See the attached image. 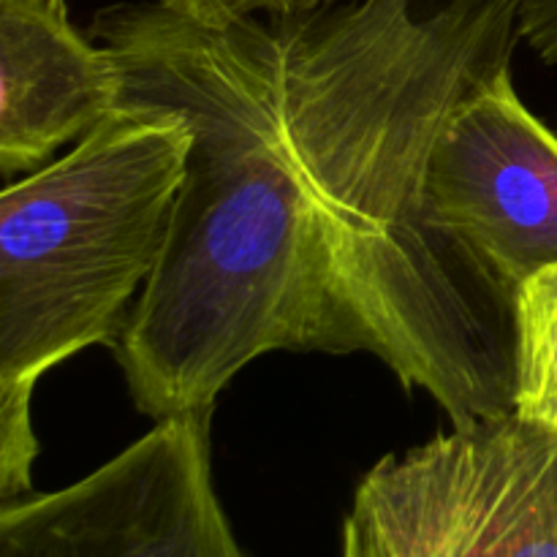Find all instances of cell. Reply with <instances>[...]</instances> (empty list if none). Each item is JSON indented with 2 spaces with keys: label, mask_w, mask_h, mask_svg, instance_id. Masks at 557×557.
Masks as SVG:
<instances>
[{
  "label": "cell",
  "mask_w": 557,
  "mask_h": 557,
  "mask_svg": "<svg viewBox=\"0 0 557 557\" xmlns=\"http://www.w3.org/2000/svg\"><path fill=\"white\" fill-rule=\"evenodd\" d=\"M114 60L52 0H0V172L47 166L117 109Z\"/></svg>",
  "instance_id": "8992f818"
},
{
  "label": "cell",
  "mask_w": 557,
  "mask_h": 557,
  "mask_svg": "<svg viewBox=\"0 0 557 557\" xmlns=\"http://www.w3.org/2000/svg\"><path fill=\"white\" fill-rule=\"evenodd\" d=\"M511 364V413L557 435V261L515 288Z\"/></svg>",
  "instance_id": "52a82bcc"
},
{
  "label": "cell",
  "mask_w": 557,
  "mask_h": 557,
  "mask_svg": "<svg viewBox=\"0 0 557 557\" xmlns=\"http://www.w3.org/2000/svg\"><path fill=\"white\" fill-rule=\"evenodd\" d=\"M185 16L205 22V25H228V22L248 20V16H288L321 5L341 3V0H158Z\"/></svg>",
  "instance_id": "ba28073f"
},
{
  "label": "cell",
  "mask_w": 557,
  "mask_h": 557,
  "mask_svg": "<svg viewBox=\"0 0 557 557\" xmlns=\"http://www.w3.org/2000/svg\"><path fill=\"white\" fill-rule=\"evenodd\" d=\"M212 411L158 419L54 493L0 504V557H248L212 476Z\"/></svg>",
  "instance_id": "277c9868"
},
{
  "label": "cell",
  "mask_w": 557,
  "mask_h": 557,
  "mask_svg": "<svg viewBox=\"0 0 557 557\" xmlns=\"http://www.w3.org/2000/svg\"><path fill=\"white\" fill-rule=\"evenodd\" d=\"M520 38L544 63H557V0H522Z\"/></svg>",
  "instance_id": "9c48e42d"
},
{
  "label": "cell",
  "mask_w": 557,
  "mask_h": 557,
  "mask_svg": "<svg viewBox=\"0 0 557 557\" xmlns=\"http://www.w3.org/2000/svg\"><path fill=\"white\" fill-rule=\"evenodd\" d=\"M520 3L98 11L117 107L190 131L169 245L112 346L141 417L215 411L272 351L370 354L451 424L511 411V297L433 223L428 163L457 101L511 65Z\"/></svg>",
  "instance_id": "6da1fadb"
},
{
  "label": "cell",
  "mask_w": 557,
  "mask_h": 557,
  "mask_svg": "<svg viewBox=\"0 0 557 557\" xmlns=\"http://www.w3.org/2000/svg\"><path fill=\"white\" fill-rule=\"evenodd\" d=\"M341 557H557V435L509 411L381 457Z\"/></svg>",
  "instance_id": "3957f363"
},
{
  "label": "cell",
  "mask_w": 557,
  "mask_h": 557,
  "mask_svg": "<svg viewBox=\"0 0 557 557\" xmlns=\"http://www.w3.org/2000/svg\"><path fill=\"white\" fill-rule=\"evenodd\" d=\"M435 226L509 297L557 261V134L517 96L511 65L446 114L428 163Z\"/></svg>",
  "instance_id": "5b68a950"
},
{
  "label": "cell",
  "mask_w": 557,
  "mask_h": 557,
  "mask_svg": "<svg viewBox=\"0 0 557 557\" xmlns=\"http://www.w3.org/2000/svg\"><path fill=\"white\" fill-rule=\"evenodd\" d=\"M190 131L117 107L63 158L0 194V408H30L38 381L112 348L158 270L185 180Z\"/></svg>",
  "instance_id": "7a4b0ae2"
},
{
  "label": "cell",
  "mask_w": 557,
  "mask_h": 557,
  "mask_svg": "<svg viewBox=\"0 0 557 557\" xmlns=\"http://www.w3.org/2000/svg\"><path fill=\"white\" fill-rule=\"evenodd\" d=\"M52 3H58V5H65V0H52Z\"/></svg>",
  "instance_id": "30bf717a"
}]
</instances>
